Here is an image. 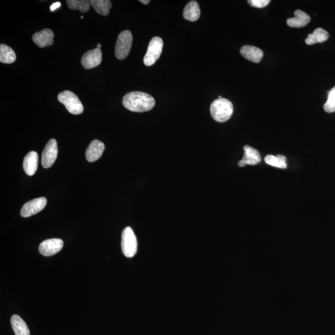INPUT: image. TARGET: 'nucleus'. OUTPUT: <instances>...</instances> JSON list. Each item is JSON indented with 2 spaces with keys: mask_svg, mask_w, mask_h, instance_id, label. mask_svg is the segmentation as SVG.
<instances>
[{
  "mask_svg": "<svg viewBox=\"0 0 335 335\" xmlns=\"http://www.w3.org/2000/svg\"><path fill=\"white\" fill-rule=\"evenodd\" d=\"M123 105L129 111L135 112L149 111L155 105V100L149 94L141 92H130L122 100Z\"/></svg>",
  "mask_w": 335,
  "mask_h": 335,
  "instance_id": "1",
  "label": "nucleus"
},
{
  "mask_svg": "<svg viewBox=\"0 0 335 335\" xmlns=\"http://www.w3.org/2000/svg\"><path fill=\"white\" fill-rule=\"evenodd\" d=\"M211 114L217 122H225L230 119L234 112L232 102L226 98L217 99L212 103Z\"/></svg>",
  "mask_w": 335,
  "mask_h": 335,
  "instance_id": "2",
  "label": "nucleus"
},
{
  "mask_svg": "<svg viewBox=\"0 0 335 335\" xmlns=\"http://www.w3.org/2000/svg\"><path fill=\"white\" fill-rule=\"evenodd\" d=\"M58 100L62 103L70 113L75 115L81 114L84 112V106L79 97L71 91H64L58 94Z\"/></svg>",
  "mask_w": 335,
  "mask_h": 335,
  "instance_id": "3",
  "label": "nucleus"
},
{
  "mask_svg": "<svg viewBox=\"0 0 335 335\" xmlns=\"http://www.w3.org/2000/svg\"><path fill=\"white\" fill-rule=\"evenodd\" d=\"M121 248L123 254L127 258H132L138 251V240L132 228L130 227H125L123 230Z\"/></svg>",
  "mask_w": 335,
  "mask_h": 335,
  "instance_id": "4",
  "label": "nucleus"
},
{
  "mask_svg": "<svg viewBox=\"0 0 335 335\" xmlns=\"http://www.w3.org/2000/svg\"><path fill=\"white\" fill-rule=\"evenodd\" d=\"M132 34L130 31L121 32L117 37L115 54L118 60H124L127 57L132 47Z\"/></svg>",
  "mask_w": 335,
  "mask_h": 335,
  "instance_id": "5",
  "label": "nucleus"
},
{
  "mask_svg": "<svg viewBox=\"0 0 335 335\" xmlns=\"http://www.w3.org/2000/svg\"><path fill=\"white\" fill-rule=\"evenodd\" d=\"M163 41L160 37H154L150 42L146 55L144 56V63L147 66L154 65L162 54Z\"/></svg>",
  "mask_w": 335,
  "mask_h": 335,
  "instance_id": "6",
  "label": "nucleus"
},
{
  "mask_svg": "<svg viewBox=\"0 0 335 335\" xmlns=\"http://www.w3.org/2000/svg\"><path fill=\"white\" fill-rule=\"evenodd\" d=\"M58 148L57 141L52 139L48 142L42 154V165L44 168H49L57 159Z\"/></svg>",
  "mask_w": 335,
  "mask_h": 335,
  "instance_id": "7",
  "label": "nucleus"
},
{
  "mask_svg": "<svg viewBox=\"0 0 335 335\" xmlns=\"http://www.w3.org/2000/svg\"><path fill=\"white\" fill-rule=\"evenodd\" d=\"M47 205L46 198L41 197L29 201L23 206L21 211V216L23 218H29L44 210Z\"/></svg>",
  "mask_w": 335,
  "mask_h": 335,
  "instance_id": "8",
  "label": "nucleus"
},
{
  "mask_svg": "<svg viewBox=\"0 0 335 335\" xmlns=\"http://www.w3.org/2000/svg\"><path fill=\"white\" fill-rule=\"evenodd\" d=\"M63 242L59 238H51L43 241L40 244L39 247V253L45 256L54 255L62 249Z\"/></svg>",
  "mask_w": 335,
  "mask_h": 335,
  "instance_id": "9",
  "label": "nucleus"
},
{
  "mask_svg": "<svg viewBox=\"0 0 335 335\" xmlns=\"http://www.w3.org/2000/svg\"><path fill=\"white\" fill-rule=\"evenodd\" d=\"M102 52L100 49L87 51L82 58L81 63L85 69H92L100 65L102 61Z\"/></svg>",
  "mask_w": 335,
  "mask_h": 335,
  "instance_id": "10",
  "label": "nucleus"
},
{
  "mask_svg": "<svg viewBox=\"0 0 335 335\" xmlns=\"http://www.w3.org/2000/svg\"><path fill=\"white\" fill-rule=\"evenodd\" d=\"M244 155L243 159L238 162L240 167H243L246 165H256L261 162V158L257 150L249 146L243 147Z\"/></svg>",
  "mask_w": 335,
  "mask_h": 335,
  "instance_id": "11",
  "label": "nucleus"
},
{
  "mask_svg": "<svg viewBox=\"0 0 335 335\" xmlns=\"http://www.w3.org/2000/svg\"><path fill=\"white\" fill-rule=\"evenodd\" d=\"M53 37L54 34L53 31L50 29H45L35 33L32 39L37 46L44 48L53 44Z\"/></svg>",
  "mask_w": 335,
  "mask_h": 335,
  "instance_id": "12",
  "label": "nucleus"
},
{
  "mask_svg": "<svg viewBox=\"0 0 335 335\" xmlns=\"http://www.w3.org/2000/svg\"><path fill=\"white\" fill-rule=\"evenodd\" d=\"M105 149L104 144L98 140H95L90 143L86 152V159L89 162H94L100 159Z\"/></svg>",
  "mask_w": 335,
  "mask_h": 335,
  "instance_id": "13",
  "label": "nucleus"
},
{
  "mask_svg": "<svg viewBox=\"0 0 335 335\" xmlns=\"http://www.w3.org/2000/svg\"><path fill=\"white\" fill-rule=\"evenodd\" d=\"M39 156L37 153L32 151L25 157L23 161V168L27 175L33 176L38 168Z\"/></svg>",
  "mask_w": 335,
  "mask_h": 335,
  "instance_id": "14",
  "label": "nucleus"
},
{
  "mask_svg": "<svg viewBox=\"0 0 335 335\" xmlns=\"http://www.w3.org/2000/svg\"><path fill=\"white\" fill-rule=\"evenodd\" d=\"M240 52L244 58L254 63H259L263 57V52L261 49L251 45H244Z\"/></svg>",
  "mask_w": 335,
  "mask_h": 335,
  "instance_id": "15",
  "label": "nucleus"
},
{
  "mask_svg": "<svg viewBox=\"0 0 335 335\" xmlns=\"http://www.w3.org/2000/svg\"><path fill=\"white\" fill-rule=\"evenodd\" d=\"M310 21V17L307 13L297 10L295 11L294 17L289 18L287 20V25L291 28H302L307 26Z\"/></svg>",
  "mask_w": 335,
  "mask_h": 335,
  "instance_id": "16",
  "label": "nucleus"
},
{
  "mask_svg": "<svg viewBox=\"0 0 335 335\" xmlns=\"http://www.w3.org/2000/svg\"><path fill=\"white\" fill-rule=\"evenodd\" d=\"M183 15L185 20L192 22L199 20L200 11L198 3L195 1L189 2L185 7Z\"/></svg>",
  "mask_w": 335,
  "mask_h": 335,
  "instance_id": "17",
  "label": "nucleus"
},
{
  "mask_svg": "<svg viewBox=\"0 0 335 335\" xmlns=\"http://www.w3.org/2000/svg\"><path fill=\"white\" fill-rule=\"evenodd\" d=\"M11 324L15 335H30V331L25 321L18 315H13Z\"/></svg>",
  "mask_w": 335,
  "mask_h": 335,
  "instance_id": "18",
  "label": "nucleus"
},
{
  "mask_svg": "<svg viewBox=\"0 0 335 335\" xmlns=\"http://www.w3.org/2000/svg\"><path fill=\"white\" fill-rule=\"evenodd\" d=\"M328 32L322 28L316 29L312 34L308 35L305 43L307 45H313L316 43H322L328 39Z\"/></svg>",
  "mask_w": 335,
  "mask_h": 335,
  "instance_id": "19",
  "label": "nucleus"
},
{
  "mask_svg": "<svg viewBox=\"0 0 335 335\" xmlns=\"http://www.w3.org/2000/svg\"><path fill=\"white\" fill-rule=\"evenodd\" d=\"M17 60V55L12 48L7 45H0V61L3 63L10 64Z\"/></svg>",
  "mask_w": 335,
  "mask_h": 335,
  "instance_id": "20",
  "label": "nucleus"
},
{
  "mask_svg": "<svg viewBox=\"0 0 335 335\" xmlns=\"http://www.w3.org/2000/svg\"><path fill=\"white\" fill-rule=\"evenodd\" d=\"M93 9L102 16H108L112 7V3L109 0H92L90 1Z\"/></svg>",
  "mask_w": 335,
  "mask_h": 335,
  "instance_id": "21",
  "label": "nucleus"
},
{
  "mask_svg": "<svg viewBox=\"0 0 335 335\" xmlns=\"http://www.w3.org/2000/svg\"><path fill=\"white\" fill-rule=\"evenodd\" d=\"M265 162L267 165L272 166L279 168L286 169L288 165L286 163V158L282 155H278L277 156L274 155H267L264 159Z\"/></svg>",
  "mask_w": 335,
  "mask_h": 335,
  "instance_id": "22",
  "label": "nucleus"
},
{
  "mask_svg": "<svg viewBox=\"0 0 335 335\" xmlns=\"http://www.w3.org/2000/svg\"><path fill=\"white\" fill-rule=\"evenodd\" d=\"M67 5L70 9L79 10L82 13L87 12L90 9V2L88 0H68Z\"/></svg>",
  "mask_w": 335,
  "mask_h": 335,
  "instance_id": "23",
  "label": "nucleus"
},
{
  "mask_svg": "<svg viewBox=\"0 0 335 335\" xmlns=\"http://www.w3.org/2000/svg\"><path fill=\"white\" fill-rule=\"evenodd\" d=\"M323 109L328 113L335 112V86L328 92V99L323 105Z\"/></svg>",
  "mask_w": 335,
  "mask_h": 335,
  "instance_id": "24",
  "label": "nucleus"
},
{
  "mask_svg": "<svg viewBox=\"0 0 335 335\" xmlns=\"http://www.w3.org/2000/svg\"><path fill=\"white\" fill-rule=\"evenodd\" d=\"M248 3L251 7L262 9L269 5L270 1V0H248Z\"/></svg>",
  "mask_w": 335,
  "mask_h": 335,
  "instance_id": "25",
  "label": "nucleus"
},
{
  "mask_svg": "<svg viewBox=\"0 0 335 335\" xmlns=\"http://www.w3.org/2000/svg\"><path fill=\"white\" fill-rule=\"evenodd\" d=\"M60 6L61 4L60 2H56L50 7V10L52 11V12H53V11H55V10L58 9V8H60Z\"/></svg>",
  "mask_w": 335,
  "mask_h": 335,
  "instance_id": "26",
  "label": "nucleus"
},
{
  "mask_svg": "<svg viewBox=\"0 0 335 335\" xmlns=\"http://www.w3.org/2000/svg\"><path fill=\"white\" fill-rule=\"evenodd\" d=\"M140 2L144 5H147L149 4L151 1H150V0H140Z\"/></svg>",
  "mask_w": 335,
  "mask_h": 335,
  "instance_id": "27",
  "label": "nucleus"
},
{
  "mask_svg": "<svg viewBox=\"0 0 335 335\" xmlns=\"http://www.w3.org/2000/svg\"><path fill=\"white\" fill-rule=\"evenodd\" d=\"M101 45L100 44H98L97 45V48H98V49H101Z\"/></svg>",
  "mask_w": 335,
  "mask_h": 335,
  "instance_id": "28",
  "label": "nucleus"
},
{
  "mask_svg": "<svg viewBox=\"0 0 335 335\" xmlns=\"http://www.w3.org/2000/svg\"><path fill=\"white\" fill-rule=\"evenodd\" d=\"M81 19H82V20H83V19H84V17H81Z\"/></svg>",
  "mask_w": 335,
  "mask_h": 335,
  "instance_id": "29",
  "label": "nucleus"
}]
</instances>
